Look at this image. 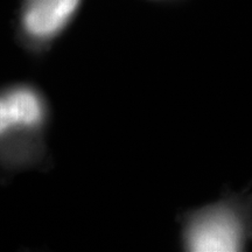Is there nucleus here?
I'll use <instances>...</instances> for the list:
<instances>
[{"label":"nucleus","mask_w":252,"mask_h":252,"mask_svg":"<svg viewBox=\"0 0 252 252\" xmlns=\"http://www.w3.org/2000/svg\"><path fill=\"white\" fill-rule=\"evenodd\" d=\"M50 118L48 99L34 83L14 84L0 93V140L11 141L14 167L40 169L48 165Z\"/></svg>","instance_id":"nucleus-1"},{"label":"nucleus","mask_w":252,"mask_h":252,"mask_svg":"<svg viewBox=\"0 0 252 252\" xmlns=\"http://www.w3.org/2000/svg\"><path fill=\"white\" fill-rule=\"evenodd\" d=\"M83 0H23L19 35L33 56H43L70 27Z\"/></svg>","instance_id":"nucleus-2"},{"label":"nucleus","mask_w":252,"mask_h":252,"mask_svg":"<svg viewBox=\"0 0 252 252\" xmlns=\"http://www.w3.org/2000/svg\"><path fill=\"white\" fill-rule=\"evenodd\" d=\"M241 229L230 209L213 206L191 213L184 225V247L188 251H237Z\"/></svg>","instance_id":"nucleus-3"}]
</instances>
